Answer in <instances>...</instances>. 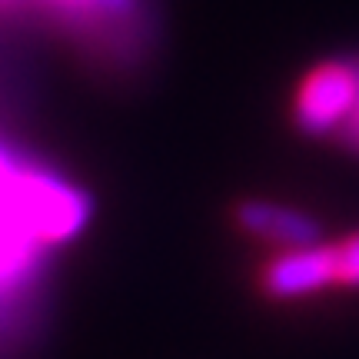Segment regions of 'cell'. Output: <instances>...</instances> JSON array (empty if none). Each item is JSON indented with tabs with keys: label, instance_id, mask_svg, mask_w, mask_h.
I'll use <instances>...</instances> for the list:
<instances>
[{
	"label": "cell",
	"instance_id": "cell-4",
	"mask_svg": "<svg viewBox=\"0 0 359 359\" xmlns=\"http://www.w3.org/2000/svg\"><path fill=\"white\" fill-rule=\"evenodd\" d=\"M333 257H336V283L359 290V233L339 240L333 246Z\"/></svg>",
	"mask_w": 359,
	"mask_h": 359
},
{
	"label": "cell",
	"instance_id": "cell-1",
	"mask_svg": "<svg viewBox=\"0 0 359 359\" xmlns=\"http://www.w3.org/2000/svg\"><path fill=\"white\" fill-rule=\"evenodd\" d=\"M359 100V64L330 60L309 70L293 103V123L303 137H336Z\"/></svg>",
	"mask_w": 359,
	"mask_h": 359
},
{
	"label": "cell",
	"instance_id": "cell-3",
	"mask_svg": "<svg viewBox=\"0 0 359 359\" xmlns=\"http://www.w3.org/2000/svg\"><path fill=\"white\" fill-rule=\"evenodd\" d=\"M233 219H236V226L246 236H257V240L286 246V250L323 240L320 219H313L309 213L296 210V206L273 203V200H243L233 210Z\"/></svg>",
	"mask_w": 359,
	"mask_h": 359
},
{
	"label": "cell",
	"instance_id": "cell-2",
	"mask_svg": "<svg viewBox=\"0 0 359 359\" xmlns=\"http://www.w3.org/2000/svg\"><path fill=\"white\" fill-rule=\"evenodd\" d=\"M333 283L336 257L333 246L326 243L293 246L276 259H269V266L263 269V290L273 299H303V296L320 293Z\"/></svg>",
	"mask_w": 359,
	"mask_h": 359
},
{
	"label": "cell",
	"instance_id": "cell-5",
	"mask_svg": "<svg viewBox=\"0 0 359 359\" xmlns=\"http://www.w3.org/2000/svg\"><path fill=\"white\" fill-rule=\"evenodd\" d=\"M336 137H339L343 147H349L353 154H359V100H356V107L349 110L346 120H343V127L336 130Z\"/></svg>",
	"mask_w": 359,
	"mask_h": 359
},
{
	"label": "cell",
	"instance_id": "cell-6",
	"mask_svg": "<svg viewBox=\"0 0 359 359\" xmlns=\"http://www.w3.org/2000/svg\"><path fill=\"white\" fill-rule=\"evenodd\" d=\"M77 4H90V7H97L103 13H114V17H127L137 7V0H77Z\"/></svg>",
	"mask_w": 359,
	"mask_h": 359
}]
</instances>
